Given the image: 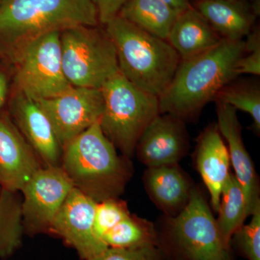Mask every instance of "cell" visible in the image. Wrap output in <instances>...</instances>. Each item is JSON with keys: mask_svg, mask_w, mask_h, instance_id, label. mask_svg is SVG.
<instances>
[{"mask_svg": "<svg viewBox=\"0 0 260 260\" xmlns=\"http://www.w3.org/2000/svg\"><path fill=\"white\" fill-rule=\"evenodd\" d=\"M244 40H223L203 54L181 60L166 91L158 98L160 114L193 119L224 87L237 78Z\"/></svg>", "mask_w": 260, "mask_h": 260, "instance_id": "obj_1", "label": "cell"}, {"mask_svg": "<svg viewBox=\"0 0 260 260\" xmlns=\"http://www.w3.org/2000/svg\"><path fill=\"white\" fill-rule=\"evenodd\" d=\"M60 167L74 188L96 203L119 198L132 176L129 158L118 155L99 121L65 145Z\"/></svg>", "mask_w": 260, "mask_h": 260, "instance_id": "obj_2", "label": "cell"}, {"mask_svg": "<svg viewBox=\"0 0 260 260\" xmlns=\"http://www.w3.org/2000/svg\"><path fill=\"white\" fill-rule=\"evenodd\" d=\"M119 72L144 91L160 97L175 75L180 56L167 40L135 26L119 15L106 24Z\"/></svg>", "mask_w": 260, "mask_h": 260, "instance_id": "obj_3", "label": "cell"}, {"mask_svg": "<svg viewBox=\"0 0 260 260\" xmlns=\"http://www.w3.org/2000/svg\"><path fill=\"white\" fill-rule=\"evenodd\" d=\"M92 0H3L0 39L19 47L34 38L78 26H97Z\"/></svg>", "mask_w": 260, "mask_h": 260, "instance_id": "obj_4", "label": "cell"}, {"mask_svg": "<svg viewBox=\"0 0 260 260\" xmlns=\"http://www.w3.org/2000/svg\"><path fill=\"white\" fill-rule=\"evenodd\" d=\"M162 259L234 260L203 193L193 188L187 205L158 233Z\"/></svg>", "mask_w": 260, "mask_h": 260, "instance_id": "obj_5", "label": "cell"}, {"mask_svg": "<svg viewBox=\"0 0 260 260\" xmlns=\"http://www.w3.org/2000/svg\"><path fill=\"white\" fill-rule=\"evenodd\" d=\"M101 90L104 111L99 124L103 133L129 158L145 128L160 114L158 98L135 86L120 72Z\"/></svg>", "mask_w": 260, "mask_h": 260, "instance_id": "obj_6", "label": "cell"}, {"mask_svg": "<svg viewBox=\"0 0 260 260\" xmlns=\"http://www.w3.org/2000/svg\"><path fill=\"white\" fill-rule=\"evenodd\" d=\"M63 70L71 85L101 89L119 73L117 55L106 30L78 26L60 32Z\"/></svg>", "mask_w": 260, "mask_h": 260, "instance_id": "obj_7", "label": "cell"}, {"mask_svg": "<svg viewBox=\"0 0 260 260\" xmlns=\"http://www.w3.org/2000/svg\"><path fill=\"white\" fill-rule=\"evenodd\" d=\"M19 92L34 100L60 95L73 85L63 70L60 32H46L18 47Z\"/></svg>", "mask_w": 260, "mask_h": 260, "instance_id": "obj_8", "label": "cell"}, {"mask_svg": "<svg viewBox=\"0 0 260 260\" xmlns=\"http://www.w3.org/2000/svg\"><path fill=\"white\" fill-rule=\"evenodd\" d=\"M73 188L60 166H43L38 169L20 191L24 235L34 237L49 234L51 224Z\"/></svg>", "mask_w": 260, "mask_h": 260, "instance_id": "obj_9", "label": "cell"}, {"mask_svg": "<svg viewBox=\"0 0 260 260\" xmlns=\"http://www.w3.org/2000/svg\"><path fill=\"white\" fill-rule=\"evenodd\" d=\"M35 101L50 120L62 148L100 121L104 111L101 89L73 86L60 95Z\"/></svg>", "mask_w": 260, "mask_h": 260, "instance_id": "obj_10", "label": "cell"}, {"mask_svg": "<svg viewBox=\"0 0 260 260\" xmlns=\"http://www.w3.org/2000/svg\"><path fill=\"white\" fill-rule=\"evenodd\" d=\"M96 204L95 200L73 188L51 224L49 234L60 238L82 260L91 259L108 249L94 232Z\"/></svg>", "mask_w": 260, "mask_h": 260, "instance_id": "obj_11", "label": "cell"}, {"mask_svg": "<svg viewBox=\"0 0 260 260\" xmlns=\"http://www.w3.org/2000/svg\"><path fill=\"white\" fill-rule=\"evenodd\" d=\"M189 138L184 120L160 114L145 128L135 152L148 168L177 164L188 151Z\"/></svg>", "mask_w": 260, "mask_h": 260, "instance_id": "obj_12", "label": "cell"}, {"mask_svg": "<svg viewBox=\"0 0 260 260\" xmlns=\"http://www.w3.org/2000/svg\"><path fill=\"white\" fill-rule=\"evenodd\" d=\"M40 159L9 116H0V187L20 192L42 167Z\"/></svg>", "mask_w": 260, "mask_h": 260, "instance_id": "obj_13", "label": "cell"}, {"mask_svg": "<svg viewBox=\"0 0 260 260\" xmlns=\"http://www.w3.org/2000/svg\"><path fill=\"white\" fill-rule=\"evenodd\" d=\"M15 124L44 167L61 166L63 148L50 120L31 98L19 92L12 104Z\"/></svg>", "mask_w": 260, "mask_h": 260, "instance_id": "obj_14", "label": "cell"}, {"mask_svg": "<svg viewBox=\"0 0 260 260\" xmlns=\"http://www.w3.org/2000/svg\"><path fill=\"white\" fill-rule=\"evenodd\" d=\"M217 127L226 140L228 150L237 181L242 186L251 214L259 200V179L242 135L237 111L229 104L216 100Z\"/></svg>", "mask_w": 260, "mask_h": 260, "instance_id": "obj_15", "label": "cell"}, {"mask_svg": "<svg viewBox=\"0 0 260 260\" xmlns=\"http://www.w3.org/2000/svg\"><path fill=\"white\" fill-rule=\"evenodd\" d=\"M223 40L240 41L249 35L259 4L246 0H198L194 7Z\"/></svg>", "mask_w": 260, "mask_h": 260, "instance_id": "obj_16", "label": "cell"}, {"mask_svg": "<svg viewBox=\"0 0 260 260\" xmlns=\"http://www.w3.org/2000/svg\"><path fill=\"white\" fill-rule=\"evenodd\" d=\"M195 161L209 191L213 209L218 212L222 191L230 177L231 160L217 125L208 126L200 135Z\"/></svg>", "mask_w": 260, "mask_h": 260, "instance_id": "obj_17", "label": "cell"}, {"mask_svg": "<svg viewBox=\"0 0 260 260\" xmlns=\"http://www.w3.org/2000/svg\"><path fill=\"white\" fill-rule=\"evenodd\" d=\"M143 181L153 203L169 218L185 208L194 188L177 164L148 168Z\"/></svg>", "mask_w": 260, "mask_h": 260, "instance_id": "obj_18", "label": "cell"}, {"mask_svg": "<svg viewBox=\"0 0 260 260\" xmlns=\"http://www.w3.org/2000/svg\"><path fill=\"white\" fill-rule=\"evenodd\" d=\"M168 42L181 60L210 50L223 41L194 7L179 13L173 25Z\"/></svg>", "mask_w": 260, "mask_h": 260, "instance_id": "obj_19", "label": "cell"}, {"mask_svg": "<svg viewBox=\"0 0 260 260\" xmlns=\"http://www.w3.org/2000/svg\"><path fill=\"white\" fill-rule=\"evenodd\" d=\"M179 14L160 0H128L118 15L145 32L167 40Z\"/></svg>", "mask_w": 260, "mask_h": 260, "instance_id": "obj_20", "label": "cell"}, {"mask_svg": "<svg viewBox=\"0 0 260 260\" xmlns=\"http://www.w3.org/2000/svg\"><path fill=\"white\" fill-rule=\"evenodd\" d=\"M19 192L0 191V259L13 255L23 244L24 236Z\"/></svg>", "mask_w": 260, "mask_h": 260, "instance_id": "obj_21", "label": "cell"}, {"mask_svg": "<svg viewBox=\"0 0 260 260\" xmlns=\"http://www.w3.org/2000/svg\"><path fill=\"white\" fill-rule=\"evenodd\" d=\"M218 213L216 222L219 231L223 240L230 246L233 235L251 215L242 186L232 173L222 191Z\"/></svg>", "mask_w": 260, "mask_h": 260, "instance_id": "obj_22", "label": "cell"}, {"mask_svg": "<svg viewBox=\"0 0 260 260\" xmlns=\"http://www.w3.org/2000/svg\"><path fill=\"white\" fill-rule=\"evenodd\" d=\"M108 248L141 249L158 246V232L151 222L130 213L103 239Z\"/></svg>", "mask_w": 260, "mask_h": 260, "instance_id": "obj_23", "label": "cell"}, {"mask_svg": "<svg viewBox=\"0 0 260 260\" xmlns=\"http://www.w3.org/2000/svg\"><path fill=\"white\" fill-rule=\"evenodd\" d=\"M229 104L236 110L247 113L252 118L256 133L260 131V88L257 83L243 82L229 83L222 89L215 101Z\"/></svg>", "mask_w": 260, "mask_h": 260, "instance_id": "obj_24", "label": "cell"}, {"mask_svg": "<svg viewBox=\"0 0 260 260\" xmlns=\"http://www.w3.org/2000/svg\"><path fill=\"white\" fill-rule=\"evenodd\" d=\"M251 221L243 225L231 239V248L247 260H260V202L254 207Z\"/></svg>", "mask_w": 260, "mask_h": 260, "instance_id": "obj_25", "label": "cell"}, {"mask_svg": "<svg viewBox=\"0 0 260 260\" xmlns=\"http://www.w3.org/2000/svg\"><path fill=\"white\" fill-rule=\"evenodd\" d=\"M129 215L130 212L126 202L119 198H112L97 203L93 227L98 239L104 243V236Z\"/></svg>", "mask_w": 260, "mask_h": 260, "instance_id": "obj_26", "label": "cell"}, {"mask_svg": "<svg viewBox=\"0 0 260 260\" xmlns=\"http://www.w3.org/2000/svg\"><path fill=\"white\" fill-rule=\"evenodd\" d=\"M244 53L238 61V75H260V32L259 29L253 28L246 37Z\"/></svg>", "mask_w": 260, "mask_h": 260, "instance_id": "obj_27", "label": "cell"}, {"mask_svg": "<svg viewBox=\"0 0 260 260\" xmlns=\"http://www.w3.org/2000/svg\"><path fill=\"white\" fill-rule=\"evenodd\" d=\"M87 260H164L158 246L141 249L108 248L99 255Z\"/></svg>", "mask_w": 260, "mask_h": 260, "instance_id": "obj_28", "label": "cell"}, {"mask_svg": "<svg viewBox=\"0 0 260 260\" xmlns=\"http://www.w3.org/2000/svg\"><path fill=\"white\" fill-rule=\"evenodd\" d=\"M128 0H92L97 10L99 20L106 25L119 15Z\"/></svg>", "mask_w": 260, "mask_h": 260, "instance_id": "obj_29", "label": "cell"}, {"mask_svg": "<svg viewBox=\"0 0 260 260\" xmlns=\"http://www.w3.org/2000/svg\"><path fill=\"white\" fill-rule=\"evenodd\" d=\"M160 1L169 5L173 9L177 10L179 13L191 7L189 0H160Z\"/></svg>", "mask_w": 260, "mask_h": 260, "instance_id": "obj_30", "label": "cell"}, {"mask_svg": "<svg viewBox=\"0 0 260 260\" xmlns=\"http://www.w3.org/2000/svg\"><path fill=\"white\" fill-rule=\"evenodd\" d=\"M8 80L4 73L0 72V108L3 107L6 100L7 93H8Z\"/></svg>", "mask_w": 260, "mask_h": 260, "instance_id": "obj_31", "label": "cell"}, {"mask_svg": "<svg viewBox=\"0 0 260 260\" xmlns=\"http://www.w3.org/2000/svg\"><path fill=\"white\" fill-rule=\"evenodd\" d=\"M2 1H3V0H0V3H1Z\"/></svg>", "mask_w": 260, "mask_h": 260, "instance_id": "obj_32", "label": "cell"}, {"mask_svg": "<svg viewBox=\"0 0 260 260\" xmlns=\"http://www.w3.org/2000/svg\"><path fill=\"white\" fill-rule=\"evenodd\" d=\"M0 191H1V187H0Z\"/></svg>", "mask_w": 260, "mask_h": 260, "instance_id": "obj_33", "label": "cell"}, {"mask_svg": "<svg viewBox=\"0 0 260 260\" xmlns=\"http://www.w3.org/2000/svg\"><path fill=\"white\" fill-rule=\"evenodd\" d=\"M5 260H6V259H5Z\"/></svg>", "mask_w": 260, "mask_h": 260, "instance_id": "obj_34", "label": "cell"}]
</instances>
